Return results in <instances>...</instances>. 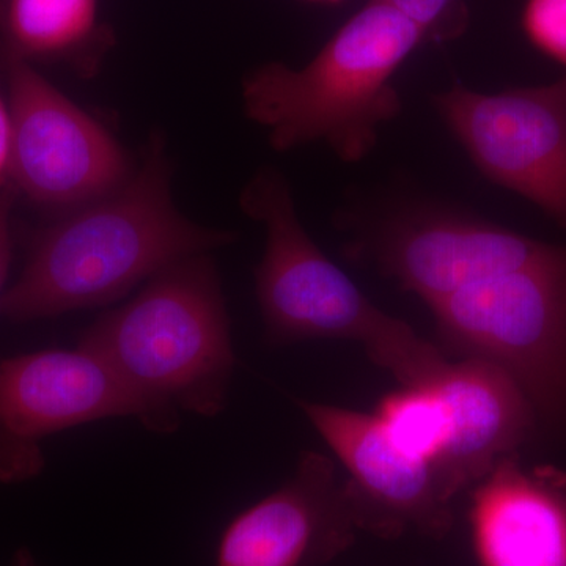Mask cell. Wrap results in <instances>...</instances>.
I'll return each instance as SVG.
<instances>
[{
	"mask_svg": "<svg viewBox=\"0 0 566 566\" xmlns=\"http://www.w3.org/2000/svg\"><path fill=\"white\" fill-rule=\"evenodd\" d=\"M233 240L177 211L156 139L125 185L33 234L20 279L0 296V316L25 323L114 303L164 268Z\"/></svg>",
	"mask_w": 566,
	"mask_h": 566,
	"instance_id": "obj_1",
	"label": "cell"
},
{
	"mask_svg": "<svg viewBox=\"0 0 566 566\" xmlns=\"http://www.w3.org/2000/svg\"><path fill=\"white\" fill-rule=\"evenodd\" d=\"M144 406V427L172 433L182 411L221 415L234 357L221 277L210 253L164 268L128 304L81 335Z\"/></svg>",
	"mask_w": 566,
	"mask_h": 566,
	"instance_id": "obj_2",
	"label": "cell"
},
{
	"mask_svg": "<svg viewBox=\"0 0 566 566\" xmlns=\"http://www.w3.org/2000/svg\"><path fill=\"white\" fill-rule=\"evenodd\" d=\"M423 43L415 22L368 0L303 69L270 62L248 74L245 114L275 151L323 142L340 161H364L382 126L403 112L394 77Z\"/></svg>",
	"mask_w": 566,
	"mask_h": 566,
	"instance_id": "obj_3",
	"label": "cell"
},
{
	"mask_svg": "<svg viewBox=\"0 0 566 566\" xmlns=\"http://www.w3.org/2000/svg\"><path fill=\"white\" fill-rule=\"evenodd\" d=\"M249 218L263 223L266 244L255 268V293L268 344L353 340L406 389H430L449 360L403 319L371 303L312 240L297 218L289 180L263 167L241 193Z\"/></svg>",
	"mask_w": 566,
	"mask_h": 566,
	"instance_id": "obj_4",
	"label": "cell"
},
{
	"mask_svg": "<svg viewBox=\"0 0 566 566\" xmlns=\"http://www.w3.org/2000/svg\"><path fill=\"white\" fill-rule=\"evenodd\" d=\"M442 353L504 368L538 430L566 441V244L542 241L523 262L428 307Z\"/></svg>",
	"mask_w": 566,
	"mask_h": 566,
	"instance_id": "obj_5",
	"label": "cell"
},
{
	"mask_svg": "<svg viewBox=\"0 0 566 566\" xmlns=\"http://www.w3.org/2000/svg\"><path fill=\"white\" fill-rule=\"evenodd\" d=\"M346 259L416 294L428 307L468 283L515 266L542 240L455 205L397 197L352 211Z\"/></svg>",
	"mask_w": 566,
	"mask_h": 566,
	"instance_id": "obj_6",
	"label": "cell"
},
{
	"mask_svg": "<svg viewBox=\"0 0 566 566\" xmlns=\"http://www.w3.org/2000/svg\"><path fill=\"white\" fill-rule=\"evenodd\" d=\"M431 104L483 178L566 232V74L495 93L455 84Z\"/></svg>",
	"mask_w": 566,
	"mask_h": 566,
	"instance_id": "obj_7",
	"label": "cell"
},
{
	"mask_svg": "<svg viewBox=\"0 0 566 566\" xmlns=\"http://www.w3.org/2000/svg\"><path fill=\"white\" fill-rule=\"evenodd\" d=\"M10 185L39 207L66 212L114 192L133 175L109 129L33 69L7 57Z\"/></svg>",
	"mask_w": 566,
	"mask_h": 566,
	"instance_id": "obj_8",
	"label": "cell"
},
{
	"mask_svg": "<svg viewBox=\"0 0 566 566\" xmlns=\"http://www.w3.org/2000/svg\"><path fill=\"white\" fill-rule=\"evenodd\" d=\"M114 417L147 419L109 365L80 345L0 360V483L35 479L48 436Z\"/></svg>",
	"mask_w": 566,
	"mask_h": 566,
	"instance_id": "obj_9",
	"label": "cell"
},
{
	"mask_svg": "<svg viewBox=\"0 0 566 566\" xmlns=\"http://www.w3.org/2000/svg\"><path fill=\"white\" fill-rule=\"evenodd\" d=\"M348 471L345 491L359 531L382 539L408 532L444 538L453 526V502L442 493L433 465L390 441L376 415L297 400Z\"/></svg>",
	"mask_w": 566,
	"mask_h": 566,
	"instance_id": "obj_10",
	"label": "cell"
},
{
	"mask_svg": "<svg viewBox=\"0 0 566 566\" xmlns=\"http://www.w3.org/2000/svg\"><path fill=\"white\" fill-rule=\"evenodd\" d=\"M357 531L334 461L311 450L290 480L227 526L216 566H324Z\"/></svg>",
	"mask_w": 566,
	"mask_h": 566,
	"instance_id": "obj_11",
	"label": "cell"
},
{
	"mask_svg": "<svg viewBox=\"0 0 566 566\" xmlns=\"http://www.w3.org/2000/svg\"><path fill=\"white\" fill-rule=\"evenodd\" d=\"M430 390L444 423L431 465L442 493L452 502L538 431L526 394L490 360L464 357L449 363Z\"/></svg>",
	"mask_w": 566,
	"mask_h": 566,
	"instance_id": "obj_12",
	"label": "cell"
},
{
	"mask_svg": "<svg viewBox=\"0 0 566 566\" xmlns=\"http://www.w3.org/2000/svg\"><path fill=\"white\" fill-rule=\"evenodd\" d=\"M472 532L482 566H566V474L501 458L476 483Z\"/></svg>",
	"mask_w": 566,
	"mask_h": 566,
	"instance_id": "obj_13",
	"label": "cell"
},
{
	"mask_svg": "<svg viewBox=\"0 0 566 566\" xmlns=\"http://www.w3.org/2000/svg\"><path fill=\"white\" fill-rule=\"evenodd\" d=\"M0 40L7 57L69 62L92 74L112 33L99 21L98 0H0Z\"/></svg>",
	"mask_w": 566,
	"mask_h": 566,
	"instance_id": "obj_14",
	"label": "cell"
},
{
	"mask_svg": "<svg viewBox=\"0 0 566 566\" xmlns=\"http://www.w3.org/2000/svg\"><path fill=\"white\" fill-rule=\"evenodd\" d=\"M378 419L390 441L408 455L433 461L441 446L444 423L430 389H406L387 395L379 403Z\"/></svg>",
	"mask_w": 566,
	"mask_h": 566,
	"instance_id": "obj_15",
	"label": "cell"
},
{
	"mask_svg": "<svg viewBox=\"0 0 566 566\" xmlns=\"http://www.w3.org/2000/svg\"><path fill=\"white\" fill-rule=\"evenodd\" d=\"M521 29L528 43L566 74V0H526Z\"/></svg>",
	"mask_w": 566,
	"mask_h": 566,
	"instance_id": "obj_16",
	"label": "cell"
},
{
	"mask_svg": "<svg viewBox=\"0 0 566 566\" xmlns=\"http://www.w3.org/2000/svg\"><path fill=\"white\" fill-rule=\"evenodd\" d=\"M423 32L427 41H449L463 35L469 11L463 0H385Z\"/></svg>",
	"mask_w": 566,
	"mask_h": 566,
	"instance_id": "obj_17",
	"label": "cell"
},
{
	"mask_svg": "<svg viewBox=\"0 0 566 566\" xmlns=\"http://www.w3.org/2000/svg\"><path fill=\"white\" fill-rule=\"evenodd\" d=\"M17 191L13 186L0 189V296L9 279L11 256H13V237H11V208H13Z\"/></svg>",
	"mask_w": 566,
	"mask_h": 566,
	"instance_id": "obj_18",
	"label": "cell"
},
{
	"mask_svg": "<svg viewBox=\"0 0 566 566\" xmlns=\"http://www.w3.org/2000/svg\"><path fill=\"white\" fill-rule=\"evenodd\" d=\"M11 114L9 102L0 93V189L10 185Z\"/></svg>",
	"mask_w": 566,
	"mask_h": 566,
	"instance_id": "obj_19",
	"label": "cell"
},
{
	"mask_svg": "<svg viewBox=\"0 0 566 566\" xmlns=\"http://www.w3.org/2000/svg\"><path fill=\"white\" fill-rule=\"evenodd\" d=\"M14 566H36L33 560L32 554L29 551L22 549L14 557Z\"/></svg>",
	"mask_w": 566,
	"mask_h": 566,
	"instance_id": "obj_20",
	"label": "cell"
},
{
	"mask_svg": "<svg viewBox=\"0 0 566 566\" xmlns=\"http://www.w3.org/2000/svg\"><path fill=\"white\" fill-rule=\"evenodd\" d=\"M312 3H323V6H337V3L345 2V0H307Z\"/></svg>",
	"mask_w": 566,
	"mask_h": 566,
	"instance_id": "obj_21",
	"label": "cell"
}]
</instances>
